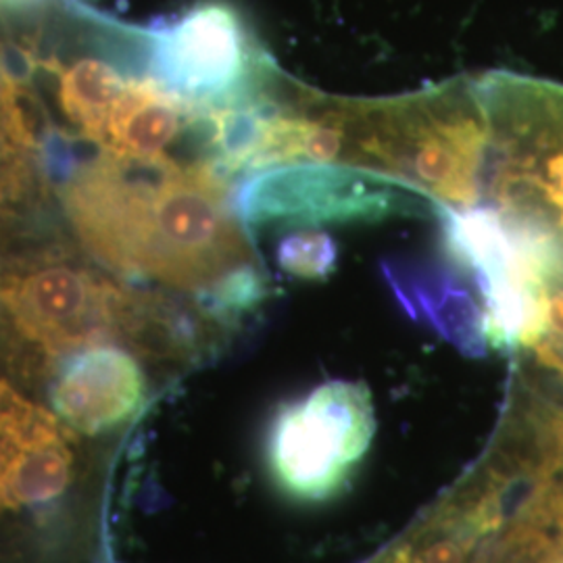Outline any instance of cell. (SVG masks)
Listing matches in <instances>:
<instances>
[{
    "instance_id": "cell-1",
    "label": "cell",
    "mask_w": 563,
    "mask_h": 563,
    "mask_svg": "<svg viewBox=\"0 0 563 563\" xmlns=\"http://www.w3.org/2000/svg\"><path fill=\"white\" fill-rule=\"evenodd\" d=\"M65 216L86 251L123 278L197 299L260 263L232 207V184L207 159L102 151L63 181Z\"/></svg>"
},
{
    "instance_id": "cell-2",
    "label": "cell",
    "mask_w": 563,
    "mask_h": 563,
    "mask_svg": "<svg viewBox=\"0 0 563 563\" xmlns=\"http://www.w3.org/2000/svg\"><path fill=\"white\" fill-rule=\"evenodd\" d=\"M344 165L401 181L439 209L483 197L490 123L476 80L446 81L388 99H342Z\"/></svg>"
},
{
    "instance_id": "cell-3",
    "label": "cell",
    "mask_w": 563,
    "mask_h": 563,
    "mask_svg": "<svg viewBox=\"0 0 563 563\" xmlns=\"http://www.w3.org/2000/svg\"><path fill=\"white\" fill-rule=\"evenodd\" d=\"M476 86L490 123V207L563 274V84L490 71Z\"/></svg>"
},
{
    "instance_id": "cell-4",
    "label": "cell",
    "mask_w": 563,
    "mask_h": 563,
    "mask_svg": "<svg viewBox=\"0 0 563 563\" xmlns=\"http://www.w3.org/2000/svg\"><path fill=\"white\" fill-rule=\"evenodd\" d=\"M0 322L59 357L120 334H155L174 344L178 309L74 260L38 255L0 265Z\"/></svg>"
},
{
    "instance_id": "cell-5",
    "label": "cell",
    "mask_w": 563,
    "mask_h": 563,
    "mask_svg": "<svg viewBox=\"0 0 563 563\" xmlns=\"http://www.w3.org/2000/svg\"><path fill=\"white\" fill-rule=\"evenodd\" d=\"M139 30L144 80L195 109L246 101L280 74L232 0H197Z\"/></svg>"
},
{
    "instance_id": "cell-6",
    "label": "cell",
    "mask_w": 563,
    "mask_h": 563,
    "mask_svg": "<svg viewBox=\"0 0 563 563\" xmlns=\"http://www.w3.org/2000/svg\"><path fill=\"white\" fill-rule=\"evenodd\" d=\"M376 418L367 386L330 380L286 402L267 430V465L282 493L323 504L351 481L374 441Z\"/></svg>"
},
{
    "instance_id": "cell-7",
    "label": "cell",
    "mask_w": 563,
    "mask_h": 563,
    "mask_svg": "<svg viewBox=\"0 0 563 563\" xmlns=\"http://www.w3.org/2000/svg\"><path fill=\"white\" fill-rule=\"evenodd\" d=\"M232 207L244 228L439 218L441 211L401 181L344 163H292L249 174L232 186Z\"/></svg>"
},
{
    "instance_id": "cell-8",
    "label": "cell",
    "mask_w": 563,
    "mask_h": 563,
    "mask_svg": "<svg viewBox=\"0 0 563 563\" xmlns=\"http://www.w3.org/2000/svg\"><path fill=\"white\" fill-rule=\"evenodd\" d=\"M74 478V451L55 416L0 380V509H46Z\"/></svg>"
},
{
    "instance_id": "cell-9",
    "label": "cell",
    "mask_w": 563,
    "mask_h": 563,
    "mask_svg": "<svg viewBox=\"0 0 563 563\" xmlns=\"http://www.w3.org/2000/svg\"><path fill=\"white\" fill-rule=\"evenodd\" d=\"M148 384L128 351L92 344L74 351L51 384V405L63 422L84 434L120 428L146 401Z\"/></svg>"
},
{
    "instance_id": "cell-10",
    "label": "cell",
    "mask_w": 563,
    "mask_h": 563,
    "mask_svg": "<svg viewBox=\"0 0 563 563\" xmlns=\"http://www.w3.org/2000/svg\"><path fill=\"white\" fill-rule=\"evenodd\" d=\"M383 274L409 318L437 332L465 357L486 355L483 302L451 267L422 260H390L383 263Z\"/></svg>"
},
{
    "instance_id": "cell-11",
    "label": "cell",
    "mask_w": 563,
    "mask_h": 563,
    "mask_svg": "<svg viewBox=\"0 0 563 563\" xmlns=\"http://www.w3.org/2000/svg\"><path fill=\"white\" fill-rule=\"evenodd\" d=\"M201 109L165 92L153 80H130L115 102L99 146L134 159L165 157L167 148L197 132Z\"/></svg>"
},
{
    "instance_id": "cell-12",
    "label": "cell",
    "mask_w": 563,
    "mask_h": 563,
    "mask_svg": "<svg viewBox=\"0 0 563 563\" xmlns=\"http://www.w3.org/2000/svg\"><path fill=\"white\" fill-rule=\"evenodd\" d=\"M59 78L60 111L88 141H101L102 130L130 78L107 59H78L53 65Z\"/></svg>"
},
{
    "instance_id": "cell-13",
    "label": "cell",
    "mask_w": 563,
    "mask_h": 563,
    "mask_svg": "<svg viewBox=\"0 0 563 563\" xmlns=\"http://www.w3.org/2000/svg\"><path fill=\"white\" fill-rule=\"evenodd\" d=\"M474 563H563L560 532L539 516L520 514L484 544Z\"/></svg>"
},
{
    "instance_id": "cell-14",
    "label": "cell",
    "mask_w": 563,
    "mask_h": 563,
    "mask_svg": "<svg viewBox=\"0 0 563 563\" xmlns=\"http://www.w3.org/2000/svg\"><path fill=\"white\" fill-rule=\"evenodd\" d=\"M282 269L301 280H323L336 269L339 246L332 236L299 230L282 239L276 251Z\"/></svg>"
},
{
    "instance_id": "cell-15",
    "label": "cell",
    "mask_w": 563,
    "mask_h": 563,
    "mask_svg": "<svg viewBox=\"0 0 563 563\" xmlns=\"http://www.w3.org/2000/svg\"><path fill=\"white\" fill-rule=\"evenodd\" d=\"M520 351L528 353L539 369L563 384V280L547 286L539 323Z\"/></svg>"
},
{
    "instance_id": "cell-16",
    "label": "cell",
    "mask_w": 563,
    "mask_h": 563,
    "mask_svg": "<svg viewBox=\"0 0 563 563\" xmlns=\"http://www.w3.org/2000/svg\"><path fill=\"white\" fill-rule=\"evenodd\" d=\"M38 165V146L0 130V207L20 201Z\"/></svg>"
},
{
    "instance_id": "cell-17",
    "label": "cell",
    "mask_w": 563,
    "mask_h": 563,
    "mask_svg": "<svg viewBox=\"0 0 563 563\" xmlns=\"http://www.w3.org/2000/svg\"><path fill=\"white\" fill-rule=\"evenodd\" d=\"M48 0H0V13H11V15H20V13H32L36 9H42Z\"/></svg>"
}]
</instances>
